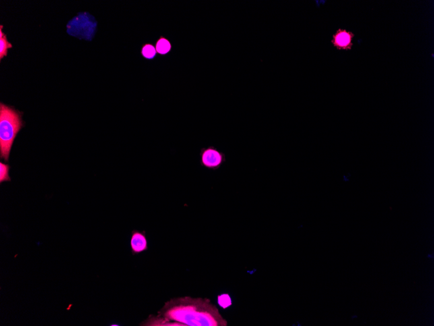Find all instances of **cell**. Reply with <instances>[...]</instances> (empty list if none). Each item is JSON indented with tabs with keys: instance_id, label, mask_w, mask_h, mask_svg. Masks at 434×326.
Masks as SVG:
<instances>
[{
	"instance_id": "cell-3",
	"label": "cell",
	"mask_w": 434,
	"mask_h": 326,
	"mask_svg": "<svg viewBox=\"0 0 434 326\" xmlns=\"http://www.w3.org/2000/svg\"><path fill=\"white\" fill-rule=\"evenodd\" d=\"M199 164L203 168L217 171L226 162V155L214 146L203 147L199 151Z\"/></svg>"
},
{
	"instance_id": "cell-4",
	"label": "cell",
	"mask_w": 434,
	"mask_h": 326,
	"mask_svg": "<svg viewBox=\"0 0 434 326\" xmlns=\"http://www.w3.org/2000/svg\"><path fill=\"white\" fill-rule=\"evenodd\" d=\"M354 37L353 32L340 28L333 35L331 43L339 51H350L354 46Z\"/></svg>"
},
{
	"instance_id": "cell-10",
	"label": "cell",
	"mask_w": 434,
	"mask_h": 326,
	"mask_svg": "<svg viewBox=\"0 0 434 326\" xmlns=\"http://www.w3.org/2000/svg\"><path fill=\"white\" fill-rule=\"evenodd\" d=\"M218 305L223 308L229 307L232 304L231 298H230L229 295L227 294H224L218 296Z\"/></svg>"
},
{
	"instance_id": "cell-7",
	"label": "cell",
	"mask_w": 434,
	"mask_h": 326,
	"mask_svg": "<svg viewBox=\"0 0 434 326\" xmlns=\"http://www.w3.org/2000/svg\"><path fill=\"white\" fill-rule=\"evenodd\" d=\"M3 26H0V60L7 55L9 48L13 47L12 44L7 40L6 35L3 32Z\"/></svg>"
},
{
	"instance_id": "cell-1",
	"label": "cell",
	"mask_w": 434,
	"mask_h": 326,
	"mask_svg": "<svg viewBox=\"0 0 434 326\" xmlns=\"http://www.w3.org/2000/svg\"><path fill=\"white\" fill-rule=\"evenodd\" d=\"M156 319L160 326H226L227 322L207 299L181 297L165 303Z\"/></svg>"
},
{
	"instance_id": "cell-8",
	"label": "cell",
	"mask_w": 434,
	"mask_h": 326,
	"mask_svg": "<svg viewBox=\"0 0 434 326\" xmlns=\"http://www.w3.org/2000/svg\"><path fill=\"white\" fill-rule=\"evenodd\" d=\"M156 47L152 43H145L141 48V55L147 60H153L156 58Z\"/></svg>"
},
{
	"instance_id": "cell-6",
	"label": "cell",
	"mask_w": 434,
	"mask_h": 326,
	"mask_svg": "<svg viewBox=\"0 0 434 326\" xmlns=\"http://www.w3.org/2000/svg\"><path fill=\"white\" fill-rule=\"evenodd\" d=\"M155 47H156L157 53L160 54V56H164L168 55L172 51V45L167 38L161 36L157 40Z\"/></svg>"
},
{
	"instance_id": "cell-5",
	"label": "cell",
	"mask_w": 434,
	"mask_h": 326,
	"mask_svg": "<svg viewBox=\"0 0 434 326\" xmlns=\"http://www.w3.org/2000/svg\"><path fill=\"white\" fill-rule=\"evenodd\" d=\"M130 246L133 255L146 251L148 249V240L145 232H141L137 230H133Z\"/></svg>"
},
{
	"instance_id": "cell-2",
	"label": "cell",
	"mask_w": 434,
	"mask_h": 326,
	"mask_svg": "<svg viewBox=\"0 0 434 326\" xmlns=\"http://www.w3.org/2000/svg\"><path fill=\"white\" fill-rule=\"evenodd\" d=\"M22 113L3 103L0 104V158L9 160L17 134L24 126Z\"/></svg>"
},
{
	"instance_id": "cell-9",
	"label": "cell",
	"mask_w": 434,
	"mask_h": 326,
	"mask_svg": "<svg viewBox=\"0 0 434 326\" xmlns=\"http://www.w3.org/2000/svg\"><path fill=\"white\" fill-rule=\"evenodd\" d=\"M9 170L10 166L9 164H3L0 162V183L3 182L11 181V177L9 176Z\"/></svg>"
}]
</instances>
